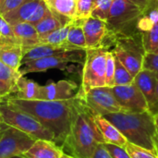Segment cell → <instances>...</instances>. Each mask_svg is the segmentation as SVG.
Wrapping results in <instances>:
<instances>
[{"mask_svg":"<svg viewBox=\"0 0 158 158\" xmlns=\"http://www.w3.org/2000/svg\"><path fill=\"white\" fill-rule=\"evenodd\" d=\"M0 43H12V44H20L19 39L17 38L12 29V26L1 15H0Z\"/></svg>","mask_w":158,"mask_h":158,"instance_id":"obj_29","label":"cell"},{"mask_svg":"<svg viewBox=\"0 0 158 158\" xmlns=\"http://www.w3.org/2000/svg\"><path fill=\"white\" fill-rule=\"evenodd\" d=\"M104 117L120 131L129 143L155 151L156 127L154 115L150 111H120Z\"/></svg>","mask_w":158,"mask_h":158,"instance_id":"obj_3","label":"cell"},{"mask_svg":"<svg viewBox=\"0 0 158 158\" xmlns=\"http://www.w3.org/2000/svg\"><path fill=\"white\" fill-rule=\"evenodd\" d=\"M79 86L76 82L68 80H61L56 82H49L40 88V100L63 101L77 96Z\"/></svg>","mask_w":158,"mask_h":158,"instance_id":"obj_14","label":"cell"},{"mask_svg":"<svg viewBox=\"0 0 158 158\" xmlns=\"http://www.w3.org/2000/svg\"><path fill=\"white\" fill-rule=\"evenodd\" d=\"M69 50H77V49L68 45H50V44H38L34 46L23 50V57L21 60V65L32 60L59 55Z\"/></svg>","mask_w":158,"mask_h":158,"instance_id":"obj_16","label":"cell"},{"mask_svg":"<svg viewBox=\"0 0 158 158\" xmlns=\"http://www.w3.org/2000/svg\"><path fill=\"white\" fill-rule=\"evenodd\" d=\"M85 58V50L77 49L69 50L59 55L51 56L36 60H32L27 63H24L20 66L19 71L24 76L29 73L33 72H44L48 69H67L69 63H83Z\"/></svg>","mask_w":158,"mask_h":158,"instance_id":"obj_8","label":"cell"},{"mask_svg":"<svg viewBox=\"0 0 158 158\" xmlns=\"http://www.w3.org/2000/svg\"><path fill=\"white\" fill-rule=\"evenodd\" d=\"M59 158H75V157H73V156H71L70 155H68V154H66V153H64Z\"/></svg>","mask_w":158,"mask_h":158,"instance_id":"obj_41","label":"cell"},{"mask_svg":"<svg viewBox=\"0 0 158 158\" xmlns=\"http://www.w3.org/2000/svg\"><path fill=\"white\" fill-rule=\"evenodd\" d=\"M112 52L133 78L142 69L145 51L142 44L141 35L116 39Z\"/></svg>","mask_w":158,"mask_h":158,"instance_id":"obj_7","label":"cell"},{"mask_svg":"<svg viewBox=\"0 0 158 158\" xmlns=\"http://www.w3.org/2000/svg\"><path fill=\"white\" fill-rule=\"evenodd\" d=\"M124 148L129 153L131 158H157L156 151L138 146L129 142Z\"/></svg>","mask_w":158,"mask_h":158,"instance_id":"obj_31","label":"cell"},{"mask_svg":"<svg viewBox=\"0 0 158 158\" xmlns=\"http://www.w3.org/2000/svg\"><path fill=\"white\" fill-rule=\"evenodd\" d=\"M35 141L26 133L2 122L0 124V158L22 156Z\"/></svg>","mask_w":158,"mask_h":158,"instance_id":"obj_9","label":"cell"},{"mask_svg":"<svg viewBox=\"0 0 158 158\" xmlns=\"http://www.w3.org/2000/svg\"><path fill=\"white\" fill-rule=\"evenodd\" d=\"M48 12L49 8L44 0H29L15 10L5 14L3 17L11 25L18 22H29L35 25Z\"/></svg>","mask_w":158,"mask_h":158,"instance_id":"obj_12","label":"cell"},{"mask_svg":"<svg viewBox=\"0 0 158 158\" xmlns=\"http://www.w3.org/2000/svg\"><path fill=\"white\" fill-rule=\"evenodd\" d=\"M91 158H113L107 149L105 147L104 143H100L94 151Z\"/></svg>","mask_w":158,"mask_h":158,"instance_id":"obj_38","label":"cell"},{"mask_svg":"<svg viewBox=\"0 0 158 158\" xmlns=\"http://www.w3.org/2000/svg\"><path fill=\"white\" fill-rule=\"evenodd\" d=\"M82 29L86 40V49L104 47L108 34L106 21L91 16L82 19Z\"/></svg>","mask_w":158,"mask_h":158,"instance_id":"obj_15","label":"cell"},{"mask_svg":"<svg viewBox=\"0 0 158 158\" xmlns=\"http://www.w3.org/2000/svg\"><path fill=\"white\" fill-rule=\"evenodd\" d=\"M115 55L113 52H108L106 69V83L108 87H114V75H115Z\"/></svg>","mask_w":158,"mask_h":158,"instance_id":"obj_33","label":"cell"},{"mask_svg":"<svg viewBox=\"0 0 158 158\" xmlns=\"http://www.w3.org/2000/svg\"><path fill=\"white\" fill-rule=\"evenodd\" d=\"M44 2L52 12L75 19L77 0H44Z\"/></svg>","mask_w":158,"mask_h":158,"instance_id":"obj_26","label":"cell"},{"mask_svg":"<svg viewBox=\"0 0 158 158\" xmlns=\"http://www.w3.org/2000/svg\"><path fill=\"white\" fill-rule=\"evenodd\" d=\"M140 33L144 51L158 53V5L142 19Z\"/></svg>","mask_w":158,"mask_h":158,"instance_id":"obj_13","label":"cell"},{"mask_svg":"<svg viewBox=\"0 0 158 158\" xmlns=\"http://www.w3.org/2000/svg\"><path fill=\"white\" fill-rule=\"evenodd\" d=\"M27 1L29 0H3L0 3V15L4 16L5 14L15 10Z\"/></svg>","mask_w":158,"mask_h":158,"instance_id":"obj_35","label":"cell"},{"mask_svg":"<svg viewBox=\"0 0 158 158\" xmlns=\"http://www.w3.org/2000/svg\"><path fill=\"white\" fill-rule=\"evenodd\" d=\"M71 22H72V20L69 23H68L67 25H65V26L44 35V36L40 37V44H50V45H68L67 38H68V33H69ZM68 46H69V45H68Z\"/></svg>","mask_w":158,"mask_h":158,"instance_id":"obj_27","label":"cell"},{"mask_svg":"<svg viewBox=\"0 0 158 158\" xmlns=\"http://www.w3.org/2000/svg\"><path fill=\"white\" fill-rule=\"evenodd\" d=\"M64 154L62 147L48 140H36L22 156L26 158H59Z\"/></svg>","mask_w":158,"mask_h":158,"instance_id":"obj_17","label":"cell"},{"mask_svg":"<svg viewBox=\"0 0 158 158\" xmlns=\"http://www.w3.org/2000/svg\"><path fill=\"white\" fill-rule=\"evenodd\" d=\"M156 156H157V158H158V150H156Z\"/></svg>","mask_w":158,"mask_h":158,"instance_id":"obj_44","label":"cell"},{"mask_svg":"<svg viewBox=\"0 0 158 158\" xmlns=\"http://www.w3.org/2000/svg\"><path fill=\"white\" fill-rule=\"evenodd\" d=\"M23 57V47L19 44L0 43V61L19 70Z\"/></svg>","mask_w":158,"mask_h":158,"instance_id":"obj_21","label":"cell"},{"mask_svg":"<svg viewBox=\"0 0 158 158\" xmlns=\"http://www.w3.org/2000/svg\"><path fill=\"white\" fill-rule=\"evenodd\" d=\"M129 2H131L137 6H139L141 8H143L145 12H148L153 7L156 6L158 5V1L156 0H126Z\"/></svg>","mask_w":158,"mask_h":158,"instance_id":"obj_37","label":"cell"},{"mask_svg":"<svg viewBox=\"0 0 158 158\" xmlns=\"http://www.w3.org/2000/svg\"><path fill=\"white\" fill-rule=\"evenodd\" d=\"M154 121L156 127V139H155V151L158 150V113L154 114Z\"/></svg>","mask_w":158,"mask_h":158,"instance_id":"obj_40","label":"cell"},{"mask_svg":"<svg viewBox=\"0 0 158 158\" xmlns=\"http://www.w3.org/2000/svg\"><path fill=\"white\" fill-rule=\"evenodd\" d=\"M156 1H158V0H156Z\"/></svg>","mask_w":158,"mask_h":158,"instance_id":"obj_46","label":"cell"},{"mask_svg":"<svg viewBox=\"0 0 158 158\" xmlns=\"http://www.w3.org/2000/svg\"><path fill=\"white\" fill-rule=\"evenodd\" d=\"M11 158H26L25 156H13V157Z\"/></svg>","mask_w":158,"mask_h":158,"instance_id":"obj_42","label":"cell"},{"mask_svg":"<svg viewBox=\"0 0 158 158\" xmlns=\"http://www.w3.org/2000/svg\"><path fill=\"white\" fill-rule=\"evenodd\" d=\"M104 145L113 158H131L129 153L126 151L124 147L111 144V143H105Z\"/></svg>","mask_w":158,"mask_h":158,"instance_id":"obj_36","label":"cell"},{"mask_svg":"<svg viewBox=\"0 0 158 158\" xmlns=\"http://www.w3.org/2000/svg\"><path fill=\"white\" fill-rule=\"evenodd\" d=\"M143 69H148L158 74V53L145 52L143 58Z\"/></svg>","mask_w":158,"mask_h":158,"instance_id":"obj_34","label":"cell"},{"mask_svg":"<svg viewBox=\"0 0 158 158\" xmlns=\"http://www.w3.org/2000/svg\"><path fill=\"white\" fill-rule=\"evenodd\" d=\"M8 106L25 111L37 118L53 135L60 147L65 143L71 127L76 97L63 101L21 100L8 96L3 99Z\"/></svg>","mask_w":158,"mask_h":158,"instance_id":"obj_1","label":"cell"},{"mask_svg":"<svg viewBox=\"0 0 158 158\" xmlns=\"http://www.w3.org/2000/svg\"><path fill=\"white\" fill-rule=\"evenodd\" d=\"M100 143H105V140L95 122V114L76 96L70 131L62 146L64 153L75 158H91Z\"/></svg>","mask_w":158,"mask_h":158,"instance_id":"obj_2","label":"cell"},{"mask_svg":"<svg viewBox=\"0 0 158 158\" xmlns=\"http://www.w3.org/2000/svg\"><path fill=\"white\" fill-rule=\"evenodd\" d=\"M71 20L73 19H70L61 15H57L49 9V12L47 13V15L43 19H41L38 23H36L34 26L39 36L42 37L67 25Z\"/></svg>","mask_w":158,"mask_h":158,"instance_id":"obj_23","label":"cell"},{"mask_svg":"<svg viewBox=\"0 0 158 158\" xmlns=\"http://www.w3.org/2000/svg\"><path fill=\"white\" fill-rule=\"evenodd\" d=\"M114 0H96L95 6L92 12V17L106 22Z\"/></svg>","mask_w":158,"mask_h":158,"instance_id":"obj_30","label":"cell"},{"mask_svg":"<svg viewBox=\"0 0 158 158\" xmlns=\"http://www.w3.org/2000/svg\"><path fill=\"white\" fill-rule=\"evenodd\" d=\"M157 81V73L148 70V69H143L134 77V80H133V82L137 85V87L140 89V91L143 93V94L146 98L149 104V108L151 105L153 104V101L155 98Z\"/></svg>","mask_w":158,"mask_h":158,"instance_id":"obj_18","label":"cell"},{"mask_svg":"<svg viewBox=\"0 0 158 158\" xmlns=\"http://www.w3.org/2000/svg\"><path fill=\"white\" fill-rule=\"evenodd\" d=\"M2 1H3V0H0V3H1V2H2Z\"/></svg>","mask_w":158,"mask_h":158,"instance_id":"obj_45","label":"cell"},{"mask_svg":"<svg viewBox=\"0 0 158 158\" xmlns=\"http://www.w3.org/2000/svg\"><path fill=\"white\" fill-rule=\"evenodd\" d=\"M149 110H150V112L153 115L156 114V113H158V81L157 85H156V94H155V98H154L153 104L151 105Z\"/></svg>","mask_w":158,"mask_h":158,"instance_id":"obj_39","label":"cell"},{"mask_svg":"<svg viewBox=\"0 0 158 158\" xmlns=\"http://www.w3.org/2000/svg\"><path fill=\"white\" fill-rule=\"evenodd\" d=\"M67 44L76 49H86V40L82 29V19H73L68 33Z\"/></svg>","mask_w":158,"mask_h":158,"instance_id":"obj_25","label":"cell"},{"mask_svg":"<svg viewBox=\"0 0 158 158\" xmlns=\"http://www.w3.org/2000/svg\"><path fill=\"white\" fill-rule=\"evenodd\" d=\"M111 89L122 111L134 113L150 111L146 98L134 82L128 85L114 86Z\"/></svg>","mask_w":158,"mask_h":158,"instance_id":"obj_11","label":"cell"},{"mask_svg":"<svg viewBox=\"0 0 158 158\" xmlns=\"http://www.w3.org/2000/svg\"><path fill=\"white\" fill-rule=\"evenodd\" d=\"M11 26L17 38L22 45L23 50L40 44V36L34 25L29 22H18L12 24Z\"/></svg>","mask_w":158,"mask_h":158,"instance_id":"obj_22","label":"cell"},{"mask_svg":"<svg viewBox=\"0 0 158 158\" xmlns=\"http://www.w3.org/2000/svg\"><path fill=\"white\" fill-rule=\"evenodd\" d=\"M41 85L36 81L21 76L17 83L16 92L10 95L21 100H40Z\"/></svg>","mask_w":158,"mask_h":158,"instance_id":"obj_24","label":"cell"},{"mask_svg":"<svg viewBox=\"0 0 158 158\" xmlns=\"http://www.w3.org/2000/svg\"><path fill=\"white\" fill-rule=\"evenodd\" d=\"M2 121L7 126L15 128L34 140H48L55 142L54 135L31 114L8 106L4 100L0 102Z\"/></svg>","mask_w":158,"mask_h":158,"instance_id":"obj_5","label":"cell"},{"mask_svg":"<svg viewBox=\"0 0 158 158\" xmlns=\"http://www.w3.org/2000/svg\"><path fill=\"white\" fill-rule=\"evenodd\" d=\"M22 75L0 61V100H3L16 92L17 83Z\"/></svg>","mask_w":158,"mask_h":158,"instance_id":"obj_19","label":"cell"},{"mask_svg":"<svg viewBox=\"0 0 158 158\" xmlns=\"http://www.w3.org/2000/svg\"><path fill=\"white\" fill-rule=\"evenodd\" d=\"M96 0H77L75 19H82L91 17L95 6Z\"/></svg>","mask_w":158,"mask_h":158,"instance_id":"obj_32","label":"cell"},{"mask_svg":"<svg viewBox=\"0 0 158 158\" xmlns=\"http://www.w3.org/2000/svg\"><path fill=\"white\" fill-rule=\"evenodd\" d=\"M0 101H1V100H0Z\"/></svg>","mask_w":158,"mask_h":158,"instance_id":"obj_47","label":"cell"},{"mask_svg":"<svg viewBox=\"0 0 158 158\" xmlns=\"http://www.w3.org/2000/svg\"><path fill=\"white\" fill-rule=\"evenodd\" d=\"M94 111L95 115L106 116L122 111L111 87L103 86L93 88L82 95H77Z\"/></svg>","mask_w":158,"mask_h":158,"instance_id":"obj_10","label":"cell"},{"mask_svg":"<svg viewBox=\"0 0 158 158\" xmlns=\"http://www.w3.org/2000/svg\"><path fill=\"white\" fill-rule=\"evenodd\" d=\"M145 14L143 8L131 2L114 0L106 20L108 29L106 40L110 39L114 44L118 38L141 35L140 22Z\"/></svg>","mask_w":158,"mask_h":158,"instance_id":"obj_4","label":"cell"},{"mask_svg":"<svg viewBox=\"0 0 158 158\" xmlns=\"http://www.w3.org/2000/svg\"><path fill=\"white\" fill-rule=\"evenodd\" d=\"M108 52L104 47L85 49L81 84L77 95H82L93 88L106 86V69Z\"/></svg>","mask_w":158,"mask_h":158,"instance_id":"obj_6","label":"cell"},{"mask_svg":"<svg viewBox=\"0 0 158 158\" xmlns=\"http://www.w3.org/2000/svg\"><path fill=\"white\" fill-rule=\"evenodd\" d=\"M116 57V56H115ZM134 78L129 72V70L121 64L118 59H115V75H114V86L128 85L133 82Z\"/></svg>","mask_w":158,"mask_h":158,"instance_id":"obj_28","label":"cell"},{"mask_svg":"<svg viewBox=\"0 0 158 158\" xmlns=\"http://www.w3.org/2000/svg\"><path fill=\"white\" fill-rule=\"evenodd\" d=\"M0 102H1V101H0ZM2 122H3V121H2V117H1V113H0V124H1Z\"/></svg>","mask_w":158,"mask_h":158,"instance_id":"obj_43","label":"cell"},{"mask_svg":"<svg viewBox=\"0 0 158 158\" xmlns=\"http://www.w3.org/2000/svg\"><path fill=\"white\" fill-rule=\"evenodd\" d=\"M95 122L101 131L105 143L125 147L128 141L120 131L103 116L95 115Z\"/></svg>","mask_w":158,"mask_h":158,"instance_id":"obj_20","label":"cell"}]
</instances>
